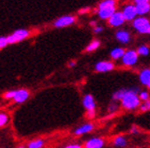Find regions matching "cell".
I'll return each mask as SVG.
<instances>
[{"mask_svg":"<svg viewBox=\"0 0 150 148\" xmlns=\"http://www.w3.org/2000/svg\"><path fill=\"white\" fill-rule=\"evenodd\" d=\"M137 92H139V88H137V87H132V88L128 89L126 95L120 101L121 107L128 111H132L139 108L141 100L137 95Z\"/></svg>","mask_w":150,"mask_h":148,"instance_id":"6da1fadb","label":"cell"},{"mask_svg":"<svg viewBox=\"0 0 150 148\" xmlns=\"http://www.w3.org/2000/svg\"><path fill=\"white\" fill-rule=\"evenodd\" d=\"M83 107L86 110V117L88 119H94L96 115V102L92 94H85L82 100Z\"/></svg>","mask_w":150,"mask_h":148,"instance_id":"7a4b0ae2","label":"cell"},{"mask_svg":"<svg viewBox=\"0 0 150 148\" xmlns=\"http://www.w3.org/2000/svg\"><path fill=\"white\" fill-rule=\"evenodd\" d=\"M112 144L114 147H117V148H124L128 145V140L127 138L122 135V134H118V135H116L112 141Z\"/></svg>","mask_w":150,"mask_h":148,"instance_id":"4fadbf2b","label":"cell"},{"mask_svg":"<svg viewBox=\"0 0 150 148\" xmlns=\"http://www.w3.org/2000/svg\"><path fill=\"white\" fill-rule=\"evenodd\" d=\"M139 82L144 86H148L150 82V69H144L139 72Z\"/></svg>","mask_w":150,"mask_h":148,"instance_id":"e0dca14e","label":"cell"},{"mask_svg":"<svg viewBox=\"0 0 150 148\" xmlns=\"http://www.w3.org/2000/svg\"><path fill=\"white\" fill-rule=\"evenodd\" d=\"M110 8H116V0H103L98 6V10L110 9Z\"/></svg>","mask_w":150,"mask_h":148,"instance_id":"d6986e66","label":"cell"},{"mask_svg":"<svg viewBox=\"0 0 150 148\" xmlns=\"http://www.w3.org/2000/svg\"><path fill=\"white\" fill-rule=\"evenodd\" d=\"M17 148H26V147H25V146H23V145H21V146H18Z\"/></svg>","mask_w":150,"mask_h":148,"instance_id":"74e56055","label":"cell"},{"mask_svg":"<svg viewBox=\"0 0 150 148\" xmlns=\"http://www.w3.org/2000/svg\"><path fill=\"white\" fill-rule=\"evenodd\" d=\"M95 128V126L93 123H85L83 125L79 126L78 128H76L75 131H74V134L75 135H83V134H86V133H90L94 130Z\"/></svg>","mask_w":150,"mask_h":148,"instance_id":"30bf717a","label":"cell"},{"mask_svg":"<svg viewBox=\"0 0 150 148\" xmlns=\"http://www.w3.org/2000/svg\"><path fill=\"white\" fill-rule=\"evenodd\" d=\"M139 100L142 101V102H146V101H149V93H148L147 91H142L141 93H139Z\"/></svg>","mask_w":150,"mask_h":148,"instance_id":"83f0119b","label":"cell"},{"mask_svg":"<svg viewBox=\"0 0 150 148\" xmlns=\"http://www.w3.org/2000/svg\"><path fill=\"white\" fill-rule=\"evenodd\" d=\"M126 51H125L122 48H115L113 49L112 51H111V58L114 60H117V59H120L122 58V56L125 55Z\"/></svg>","mask_w":150,"mask_h":148,"instance_id":"ac0fdd59","label":"cell"},{"mask_svg":"<svg viewBox=\"0 0 150 148\" xmlns=\"http://www.w3.org/2000/svg\"><path fill=\"white\" fill-rule=\"evenodd\" d=\"M122 14H124L126 21H131L134 20L135 17L137 16V12H136V8L134 4H128L122 9Z\"/></svg>","mask_w":150,"mask_h":148,"instance_id":"9c48e42d","label":"cell"},{"mask_svg":"<svg viewBox=\"0 0 150 148\" xmlns=\"http://www.w3.org/2000/svg\"><path fill=\"white\" fill-rule=\"evenodd\" d=\"M15 93H16V90H11V91H8L3 94V97L6 100H13L15 96Z\"/></svg>","mask_w":150,"mask_h":148,"instance_id":"4316f807","label":"cell"},{"mask_svg":"<svg viewBox=\"0 0 150 148\" xmlns=\"http://www.w3.org/2000/svg\"><path fill=\"white\" fill-rule=\"evenodd\" d=\"M90 11H91L90 8H84V9H82V10L79 11V14H85V13H88Z\"/></svg>","mask_w":150,"mask_h":148,"instance_id":"d6a6232c","label":"cell"},{"mask_svg":"<svg viewBox=\"0 0 150 148\" xmlns=\"http://www.w3.org/2000/svg\"><path fill=\"white\" fill-rule=\"evenodd\" d=\"M99 47H100V41H99L98 39H95V40H93L92 43L86 47L85 50H86V52H93V51H95V50H97Z\"/></svg>","mask_w":150,"mask_h":148,"instance_id":"7402d4cb","label":"cell"},{"mask_svg":"<svg viewBox=\"0 0 150 148\" xmlns=\"http://www.w3.org/2000/svg\"><path fill=\"white\" fill-rule=\"evenodd\" d=\"M149 48L147 46H141L137 49V53H139V55H142V56H147L149 54Z\"/></svg>","mask_w":150,"mask_h":148,"instance_id":"cb8c5ba5","label":"cell"},{"mask_svg":"<svg viewBox=\"0 0 150 148\" xmlns=\"http://www.w3.org/2000/svg\"><path fill=\"white\" fill-rule=\"evenodd\" d=\"M130 33L128 31H125V30H120L116 33V39L120 41L121 43H127L130 41Z\"/></svg>","mask_w":150,"mask_h":148,"instance_id":"2e32d148","label":"cell"},{"mask_svg":"<svg viewBox=\"0 0 150 148\" xmlns=\"http://www.w3.org/2000/svg\"><path fill=\"white\" fill-rule=\"evenodd\" d=\"M76 22V17L71 15H65L62 17L58 18L53 22V26L55 28H65V27H69Z\"/></svg>","mask_w":150,"mask_h":148,"instance_id":"8992f818","label":"cell"},{"mask_svg":"<svg viewBox=\"0 0 150 148\" xmlns=\"http://www.w3.org/2000/svg\"><path fill=\"white\" fill-rule=\"evenodd\" d=\"M134 2H135V4H137V3L142 2H150V0H134Z\"/></svg>","mask_w":150,"mask_h":148,"instance_id":"836d02e7","label":"cell"},{"mask_svg":"<svg viewBox=\"0 0 150 148\" xmlns=\"http://www.w3.org/2000/svg\"><path fill=\"white\" fill-rule=\"evenodd\" d=\"M29 35H30V32L28 31V30L19 29V30H16V31L13 32V34L8 36V43H9V45L20 43V41H23V39L28 38Z\"/></svg>","mask_w":150,"mask_h":148,"instance_id":"3957f363","label":"cell"},{"mask_svg":"<svg viewBox=\"0 0 150 148\" xmlns=\"http://www.w3.org/2000/svg\"><path fill=\"white\" fill-rule=\"evenodd\" d=\"M9 45L8 43V37H4V36H1L0 37V49H3L4 47H6Z\"/></svg>","mask_w":150,"mask_h":148,"instance_id":"f1b7e54d","label":"cell"},{"mask_svg":"<svg viewBox=\"0 0 150 148\" xmlns=\"http://www.w3.org/2000/svg\"><path fill=\"white\" fill-rule=\"evenodd\" d=\"M64 148H83V146L80 145V144H69V145H66Z\"/></svg>","mask_w":150,"mask_h":148,"instance_id":"f546056e","label":"cell"},{"mask_svg":"<svg viewBox=\"0 0 150 148\" xmlns=\"http://www.w3.org/2000/svg\"><path fill=\"white\" fill-rule=\"evenodd\" d=\"M147 34H150V26H149V28H148V30H147Z\"/></svg>","mask_w":150,"mask_h":148,"instance_id":"8d00e7d4","label":"cell"},{"mask_svg":"<svg viewBox=\"0 0 150 148\" xmlns=\"http://www.w3.org/2000/svg\"><path fill=\"white\" fill-rule=\"evenodd\" d=\"M139 60V53L137 51H134V50H128L126 51L125 55L121 58V63L124 66H127V67H132L134 66Z\"/></svg>","mask_w":150,"mask_h":148,"instance_id":"277c9868","label":"cell"},{"mask_svg":"<svg viewBox=\"0 0 150 148\" xmlns=\"http://www.w3.org/2000/svg\"><path fill=\"white\" fill-rule=\"evenodd\" d=\"M139 129L136 127V126H132L131 127V129H130V133H132V134H136V133H139Z\"/></svg>","mask_w":150,"mask_h":148,"instance_id":"4dcf8cb0","label":"cell"},{"mask_svg":"<svg viewBox=\"0 0 150 148\" xmlns=\"http://www.w3.org/2000/svg\"><path fill=\"white\" fill-rule=\"evenodd\" d=\"M102 31H103V28H102V27L97 26L94 28V33H96V34H99V33H101Z\"/></svg>","mask_w":150,"mask_h":148,"instance_id":"1f68e13d","label":"cell"},{"mask_svg":"<svg viewBox=\"0 0 150 148\" xmlns=\"http://www.w3.org/2000/svg\"><path fill=\"white\" fill-rule=\"evenodd\" d=\"M150 26V21L146 17H137L133 20V28L142 34H147V30Z\"/></svg>","mask_w":150,"mask_h":148,"instance_id":"5b68a950","label":"cell"},{"mask_svg":"<svg viewBox=\"0 0 150 148\" xmlns=\"http://www.w3.org/2000/svg\"><path fill=\"white\" fill-rule=\"evenodd\" d=\"M9 122V115L4 112H0V127L6 126Z\"/></svg>","mask_w":150,"mask_h":148,"instance_id":"603a6c76","label":"cell"},{"mask_svg":"<svg viewBox=\"0 0 150 148\" xmlns=\"http://www.w3.org/2000/svg\"><path fill=\"white\" fill-rule=\"evenodd\" d=\"M104 145H105L104 139L100 137H93L85 141L83 148H103Z\"/></svg>","mask_w":150,"mask_h":148,"instance_id":"52a82bcc","label":"cell"},{"mask_svg":"<svg viewBox=\"0 0 150 148\" xmlns=\"http://www.w3.org/2000/svg\"><path fill=\"white\" fill-rule=\"evenodd\" d=\"M115 12H116V8H110V9L98 10V11H97V14H98L99 18H101V19H108L109 20L111 16H112Z\"/></svg>","mask_w":150,"mask_h":148,"instance_id":"9a60e30c","label":"cell"},{"mask_svg":"<svg viewBox=\"0 0 150 148\" xmlns=\"http://www.w3.org/2000/svg\"><path fill=\"white\" fill-rule=\"evenodd\" d=\"M91 24H92L94 28H95V27H97V26H96V24H97V23H96V21H91Z\"/></svg>","mask_w":150,"mask_h":148,"instance_id":"d590c367","label":"cell"},{"mask_svg":"<svg viewBox=\"0 0 150 148\" xmlns=\"http://www.w3.org/2000/svg\"><path fill=\"white\" fill-rule=\"evenodd\" d=\"M147 87H148V88L150 89V82H149V84H148V86H147Z\"/></svg>","mask_w":150,"mask_h":148,"instance_id":"f35d334b","label":"cell"},{"mask_svg":"<svg viewBox=\"0 0 150 148\" xmlns=\"http://www.w3.org/2000/svg\"><path fill=\"white\" fill-rule=\"evenodd\" d=\"M126 21L122 12H115L109 19V24L111 27H120L121 24H124Z\"/></svg>","mask_w":150,"mask_h":148,"instance_id":"ba28073f","label":"cell"},{"mask_svg":"<svg viewBox=\"0 0 150 148\" xmlns=\"http://www.w3.org/2000/svg\"><path fill=\"white\" fill-rule=\"evenodd\" d=\"M135 8L137 15H139V16H143V15L150 13V2L137 3V4H135Z\"/></svg>","mask_w":150,"mask_h":148,"instance_id":"5bb4252c","label":"cell"},{"mask_svg":"<svg viewBox=\"0 0 150 148\" xmlns=\"http://www.w3.org/2000/svg\"><path fill=\"white\" fill-rule=\"evenodd\" d=\"M30 96V92L27 90V89H19V90H16V93H15V96L13 98L15 103L20 104V103L26 102Z\"/></svg>","mask_w":150,"mask_h":148,"instance_id":"7c38bea8","label":"cell"},{"mask_svg":"<svg viewBox=\"0 0 150 148\" xmlns=\"http://www.w3.org/2000/svg\"><path fill=\"white\" fill-rule=\"evenodd\" d=\"M74 66H76L75 60H71V61H69V63H68V67H74Z\"/></svg>","mask_w":150,"mask_h":148,"instance_id":"e575fe53","label":"cell"},{"mask_svg":"<svg viewBox=\"0 0 150 148\" xmlns=\"http://www.w3.org/2000/svg\"><path fill=\"white\" fill-rule=\"evenodd\" d=\"M128 89H119V90H117L116 92H114V94H113V101H115V102H117V101H121L122 98H124V96L126 95V93H127Z\"/></svg>","mask_w":150,"mask_h":148,"instance_id":"ffe728a7","label":"cell"},{"mask_svg":"<svg viewBox=\"0 0 150 148\" xmlns=\"http://www.w3.org/2000/svg\"><path fill=\"white\" fill-rule=\"evenodd\" d=\"M115 65L112 61H108V60H103V61H99L95 65V70L98 72H109L114 70Z\"/></svg>","mask_w":150,"mask_h":148,"instance_id":"8fae6325","label":"cell"},{"mask_svg":"<svg viewBox=\"0 0 150 148\" xmlns=\"http://www.w3.org/2000/svg\"><path fill=\"white\" fill-rule=\"evenodd\" d=\"M139 110L142 112H146V111L150 110V101H146V102H143L139 106Z\"/></svg>","mask_w":150,"mask_h":148,"instance_id":"d4e9b609","label":"cell"},{"mask_svg":"<svg viewBox=\"0 0 150 148\" xmlns=\"http://www.w3.org/2000/svg\"><path fill=\"white\" fill-rule=\"evenodd\" d=\"M118 105H117V103L115 102V101H113L112 103L110 104V106H109V108H108V110H109V112L110 113H114V112H116V111L118 110Z\"/></svg>","mask_w":150,"mask_h":148,"instance_id":"484cf974","label":"cell"},{"mask_svg":"<svg viewBox=\"0 0 150 148\" xmlns=\"http://www.w3.org/2000/svg\"><path fill=\"white\" fill-rule=\"evenodd\" d=\"M44 146V141L42 139L33 140L31 142L28 143V148H42Z\"/></svg>","mask_w":150,"mask_h":148,"instance_id":"44dd1931","label":"cell"}]
</instances>
